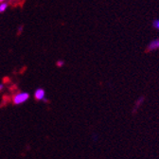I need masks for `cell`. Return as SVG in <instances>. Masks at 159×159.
I'll use <instances>...</instances> for the list:
<instances>
[{
    "label": "cell",
    "mask_w": 159,
    "mask_h": 159,
    "mask_svg": "<svg viewBox=\"0 0 159 159\" xmlns=\"http://www.w3.org/2000/svg\"><path fill=\"white\" fill-rule=\"evenodd\" d=\"M23 29H24V27H23V26H20V27L18 28V32H21Z\"/></svg>",
    "instance_id": "7"
},
{
    "label": "cell",
    "mask_w": 159,
    "mask_h": 159,
    "mask_svg": "<svg viewBox=\"0 0 159 159\" xmlns=\"http://www.w3.org/2000/svg\"><path fill=\"white\" fill-rule=\"evenodd\" d=\"M29 98H30V94L28 92H20L13 96L12 102L14 104L19 105V104H23L26 102H28Z\"/></svg>",
    "instance_id": "1"
},
{
    "label": "cell",
    "mask_w": 159,
    "mask_h": 159,
    "mask_svg": "<svg viewBox=\"0 0 159 159\" xmlns=\"http://www.w3.org/2000/svg\"><path fill=\"white\" fill-rule=\"evenodd\" d=\"M3 88H4V85L0 84V91H2V90H3Z\"/></svg>",
    "instance_id": "8"
},
{
    "label": "cell",
    "mask_w": 159,
    "mask_h": 159,
    "mask_svg": "<svg viewBox=\"0 0 159 159\" xmlns=\"http://www.w3.org/2000/svg\"><path fill=\"white\" fill-rule=\"evenodd\" d=\"M8 6L9 5H8L7 2H1V3H0V13L6 11L7 9H8Z\"/></svg>",
    "instance_id": "4"
},
{
    "label": "cell",
    "mask_w": 159,
    "mask_h": 159,
    "mask_svg": "<svg viewBox=\"0 0 159 159\" xmlns=\"http://www.w3.org/2000/svg\"><path fill=\"white\" fill-rule=\"evenodd\" d=\"M6 1V0H0V3H1V2H5Z\"/></svg>",
    "instance_id": "9"
},
{
    "label": "cell",
    "mask_w": 159,
    "mask_h": 159,
    "mask_svg": "<svg viewBox=\"0 0 159 159\" xmlns=\"http://www.w3.org/2000/svg\"><path fill=\"white\" fill-rule=\"evenodd\" d=\"M34 98L36 101H43V102H48L46 98V91L43 88H38L34 92Z\"/></svg>",
    "instance_id": "2"
},
{
    "label": "cell",
    "mask_w": 159,
    "mask_h": 159,
    "mask_svg": "<svg viewBox=\"0 0 159 159\" xmlns=\"http://www.w3.org/2000/svg\"><path fill=\"white\" fill-rule=\"evenodd\" d=\"M152 26H153L155 29L159 30V20H154V21L152 22Z\"/></svg>",
    "instance_id": "5"
},
{
    "label": "cell",
    "mask_w": 159,
    "mask_h": 159,
    "mask_svg": "<svg viewBox=\"0 0 159 159\" xmlns=\"http://www.w3.org/2000/svg\"><path fill=\"white\" fill-rule=\"evenodd\" d=\"M159 48V39H155L153 41H152L149 46H148V50L151 51V50H155V49H158Z\"/></svg>",
    "instance_id": "3"
},
{
    "label": "cell",
    "mask_w": 159,
    "mask_h": 159,
    "mask_svg": "<svg viewBox=\"0 0 159 159\" xmlns=\"http://www.w3.org/2000/svg\"><path fill=\"white\" fill-rule=\"evenodd\" d=\"M64 65H65V62L64 61H58L57 62V66H59V67L64 66Z\"/></svg>",
    "instance_id": "6"
}]
</instances>
